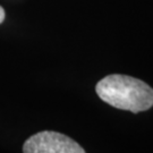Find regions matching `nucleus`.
<instances>
[{
    "label": "nucleus",
    "mask_w": 153,
    "mask_h": 153,
    "mask_svg": "<svg viewBox=\"0 0 153 153\" xmlns=\"http://www.w3.org/2000/svg\"><path fill=\"white\" fill-rule=\"evenodd\" d=\"M95 91L103 102L117 109L137 114L153 107V88L135 77L108 75L99 81Z\"/></svg>",
    "instance_id": "obj_1"
},
{
    "label": "nucleus",
    "mask_w": 153,
    "mask_h": 153,
    "mask_svg": "<svg viewBox=\"0 0 153 153\" xmlns=\"http://www.w3.org/2000/svg\"><path fill=\"white\" fill-rule=\"evenodd\" d=\"M25 153H84L85 150L73 138L61 133L43 131L28 137L23 145Z\"/></svg>",
    "instance_id": "obj_2"
},
{
    "label": "nucleus",
    "mask_w": 153,
    "mask_h": 153,
    "mask_svg": "<svg viewBox=\"0 0 153 153\" xmlns=\"http://www.w3.org/2000/svg\"><path fill=\"white\" fill-rule=\"evenodd\" d=\"M5 17H6V14H5V9L0 6V24L5 21Z\"/></svg>",
    "instance_id": "obj_3"
}]
</instances>
